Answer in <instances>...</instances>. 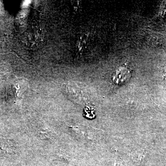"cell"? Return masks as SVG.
<instances>
[{
	"label": "cell",
	"instance_id": "1",
	"mask_svg": "<svg viewBox=\"0 0 166 166\" xmlns=\"http://www.w3.org/2000/svg\"><path fill=\"white\" fill-rule=\"evenodd\" d=\"M15 150L14 144L9 140L0 141V151H5L8 153L11 152Z\"/></svg>",
	"mask_w": 166,
	"mask_h": 166
},
{
	"label": "cell",
	"instance_id": "2",
	"mask_svg": "<svg viewBox=\"0 0 166 166\" xmlns=\"http://www.w3.org/2000/svg\"><path fill=\"white\" fill-rule=\"evenodd\" d=\"M85 112L86 114V116H88L89 118H92L93 116H94L93 114V108H91L90 107H87L85 109Z\"/></svg>",
	"mask_w": 166,
	"mask_h": 166
}]
</instances>
